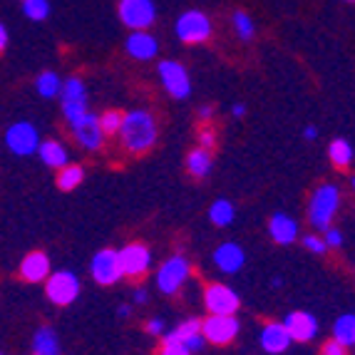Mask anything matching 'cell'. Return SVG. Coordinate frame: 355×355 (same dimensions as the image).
<instances>
[{
  "label": "cell",
  "mask_w": 355,
  "mask_h": 355,
  "mask_svg": "<svg viewBox=\"0 0 355 355\" xmlns=\"http://www.w3.org/2000/svg\"><path fill=\"white\" fill-rule=\"evenodd\" d=\"M119 142L130 154H144L157 144V119L147 110H130L122 114Z\"/></svg>",
  "instance_id": "6da1fadb"
},
{
  "label": "cell",
  "mask_w": 355,
  "mask_h": 355,
  "mask_svg": "<svg viewBox=\"0 0 355 355\" xmlns=\"http://www.w3.org/2000/svg\"><path fill=\"white\" fill-rule=\"evenodd\" d=\"M338 207H340V189L336 184H320L311 194L308 202V221L318 231H326L331 226L333 216H336Z\"/></svg>",
  "instance_id": "7a4b0ae2"
},
{
  "label": "cell",
  "mask_w": 355,
  "mask_h": 355,
  "mask_svg": "<svg viewBox=\"0 0 355 355\" xmlns=\"http://www.w3.org/2000/svg\"><path fill=\"white\" fill-rule=\"evenodd\" d=\"M189 273H191V266H189V259L182 254L177 256H169L159 266L157 271V288L164 293V296H177L182 286L189 281Z\"/></svg>",
  "instance_id": "3957f363"
},
{
  "label": "cell",
  "mask_w": 355,
  "mask_h": 355,
  "mask_svg": "<svg viewBox=\"0 0 355 355\" xmlns=\"http://www.w3.org/2000/svg\"><path fill=\"white\" fill-rule=\"evenodd\" d=\"M60 105H62V114H65L67 125H75L87 114V87L80 77H67L60 89Z\"/></svg>",
  "instance_id": "277c9868"
},
{
  "label": "cell",
  "mask_w": 355,
  "mask_h": 355,
  "mask_svg": "<svg viewBox=\"0 0 355 355\" xmlns=\"http://www.w3.org/2000/svg\"><path fill=\"white\" fill-rule=\"evenodd\" d=\"M45 293L55 306H70L83 293V284L72 271H55L45 279Z\"/></svg>",
  "instance_id": "5b68a950"
},
{
  "label": "cell",
  "mask_w": 355,
  "mask_h": 355,
  "mask_svg": "<svg viewBox=\"0 0 355 355\" xmlns=\"http://www.w3.org/2000/svg\"><path fill=\"white\" fill-rule=\"evenodd\" d=\"M157 72H159L164 89L174 100H187L191 95V77L182 62H177V60H162Z\"/></svg>",
  "instance_id": "8992f818"
},
{
  "label": "cell",
  "mask_w": 355,
  "mask_h": 355,
  "mask_svg": "<svg viewBox=\"0 0 355 355\" xmlns=\"http://www.w3.org/2000/svg\"><path fill=\"white\" fill-rule=\"evenodd\" d=\"M40 135H37L35 125L30 122H15L6 130V147L10 149L15 157H30L35 154L37 147H40Z\"/></svg>",
  "instance_id": "52a82bcc"
},
{
  "label": "cell",
  "mask_w": 355,
  "mask_h": 355,
  "mask_svg": "<svg viewBox=\"0 0 355 355\" xmlns=\"http://www.w3.org/2000/svg\"><path fill=\"white\" fill-rule=\"evenodd\" d=\"M119 20L132 30H147L157 20L154 0H119Z\"/></svg>",
  "instance_id": "ba28073f"
},
{
  "label": "cell",
  "mask_w": 355,
  "mask_h": 355,
  "mask_svg": "<svg viewBox=\"0 0 355 355\" xmlns=\"http://www.w3.org/2000/svg\"><path fill=\"white\" fill-rule=\"evenodd\" d=\"M204 306L211 315H236L241 298L231 286L211 284L204 288Z\"/></svg>",
  "instance_id": "9c48e42d"
},
{
  "label": "cell",
  "mask_w": 355,
  "mask_h": 355,
  "mask_svg": "<svg viewBox=\"0 0 355 355\" xmlns=\"http://www.w3.org/2000/svg\"><path fill=\"white\" fill-rule=\"evenodd\" d=\"M177 37L182 42H207L211 37V20L202 10H187L177 20Z\"/></svg>",
  "instance_id": "30bf717a"
},
{
  "label": "cell",
  "mask_w": 355,
  "mask_h": 355,
  "mask_svg": "<svg viewBox=\"0 0 355 355\" xmlns=\"http://www.w3.org/2000/svg\"><path fill=\"white\" fill-rule=\"evenodd\" d=\"M89 273L92 281L100 286H112L122 279V266H119V254L114 249H102L89 261Z\"/></svg>",
  "instance_id": "8fae6325"
},
{
  "label": "cell",
  "mask_w": 355,
  "mask_h": 355,
  "mask_svg": "<svg viewBox=\"0 0 355 355\" xmlns=\"http://www.w3.org/2000/svg\"><path fill=\"white\" fill-rule=\"evenodd\" d=\"M117 254H119V266H122V276H127V279H139L152 266V251L144 243H127Z\"/></svg>",
  "instance_id": "7c38bea8"
},
{
  "label": "cell",
  "mask_w": 355,
  "mask_h": 355,
  "mask_svg": "<svg viewBox=\"0 0 355 355\" xmlns=\"http://www.w3.org/2000/svg\"><path fill=\"white\" fill-rule=\"evenodd\" d=\"M241 326H239L236 315H211L202 320V336L207 338V343L214 345H226L239 336Z\"/></svg>",
  "instance_id": "4fadbf2b"
},
{
  "label": "cell",
  "mask_w": 355,
  "mask_h": 355,
  "mask_svg": "<svg viewBox=\"0 0 355 355\" xmlns=\"http://www.w3.org/2000/svg\"><path fill=\"white\" fill-rule=\"evenodd\" d=\"M70 130H72V137H75V142L83 149H87V152H97V149H102V144H105V132H102L100 117L92 112L85 114V117L80 119V122H75Z\"/></svg>",
  "instance_id": "5bb4252c"
},
{
  "label": "cell",
  "mask_w": 355,
  "mask_h": 355,
  "mask_svg": "<svg viewBox=\"0 0 355 355\" xmlns=\"http://www.w3.org/2000/svg\"><path fill=\"white\" fill-rule=\"evenodd\" d=\"M164 343H184L191 353H199V350L207 345V338L202 336V320L199 318H187L182 320L174 331H169L164 336Z\"/></svg>",
  "instance_id": "9a60e30c"
},
{
  "label": "cell",
  "mask_w": 355,
  "mask_h": 355,
  "mask_svg": "<svg viewBox=\"0 0 355 355\" xmlns=\"http://www.w3.org/2000/svg\"><path fill=\"white\" fill-rule=\"evenodd\" d=\"M284 326L291 333V338H293V343L296 340L298 343H308V340H313L318 336V320L308 311H291L284 318Z\"/></svg>",
  "instance_id": "2e32d148"
},
{
  "label": "cell",
  "mask_w": 355,
  "mask_h": 355,
  "mask_svg": "<svg viewBox=\"0 0 355 355\" xmlns=\"http://www.w3.org/2000/svg\"><path fill=\"white\" fill-rule=\"evenodd\" d=\"M259 343H261V348L266 350V353L281 355V353H286V350L291 348L293 338H291V333L286 331L284 320H281V323H276V320H273V323H266V326L261 328Z\"/></svg>",
  "instance_id": "e0dca14e"
},
{
  "label": "cell",
  "mask_w": 355,
  "mask_h": 355,
  "mask_svg": "<svg viewBox=\"0 0 355 355\" xmlns=\"http://www.w3.org/2000/svg\"><path fill=\"white\" fill-rule=\"evenodd\" d=\"M211 259H214V263H216L219 271L239 273L243 268V263H246V251H243L236 241H226V243H221V246L214 249Z\"/></svg>",
  "instance_id": "ac0fdd59"
},
{
  "label": "cell",
  "mask_w": 355,
  "mask_h": 355,
  "mask_svg": "<svg viewBox=\"0 0 355 355\" xmlns=\"http://www.w3.org/2000/svg\"><path fill=\"white\" fill-rule=\"evenodd\" d=\"M53 273L50 268V256L42 254V251H33L20 261V276H23L28 284H40Z\"/></svg>",
  "instance_id": "d6986e66"
},
{
  "label": "cell",
  "mask_w": 355,
  "mask_h": 355,
  "mask_svg": "<svg viewBox=\"0 0 355 355\" xmlns=\"http://www.w3.org/2000/svg\"><path fill=\"white\" fill-rule=\"evenodd\" d=\"M268 234L279 246H291L298 239V221L291 214H273L268 221Z\"/></svg>",
  "instance_id": "ffe728a7"
},
{
  "label": "cell",
  "mask_w": 355,
  "mask_h": 355,
  "mask_svg": "<svg viewBox=\"0 0 355 355\" xmlns=\"http://www.w3.org/2000/svg\"><path fill=\"white\" fill-rule=\"evenodd\" d=\"M157 50H159L157 37L149 35L147 30H132V35L127 37V53L135 60H142L144 62V60L157 58Z\"/></svg>",
  "instance_id": "44dd1931"
},
{
  "label": "cell",
  "mask_w": 355,
  "mask_h": 355,
  "mask_svg": "<svg viewBox=\"0 0 355 355\" xmlns=\"http://www.w3.org/2000/svg\"><path fill=\"white\" fill-rule=\"evenodd\" d=\"M37 157L42 159L45 166H53V169H62L65 164H70V152L62 142L58 139H45L37 147Z\"/></svg>",
  "instance_id": "7402d4cb"
},
{
  "label": "cell",
  "mask_w": 355,
  "mask_h": 355,
  "mask_svg": "<svg viewBox=\"0 0 355 355\" xmlns=\"http://www.w3.org/2000/svg\"><path fill=\"white\" fill-rule=\"evenodd\" d=\"M214 169V157L211 149L204 147H194L189 154H187V172L196 179H207Z\"/></svg>",
  "instance_id": "603a6c76"
},
{
  "label": "cell",
  "mask_w": 355,
  "mask_h": 355,
  "mask_svg": "<svg viewBox=\"0 0 355 355\" xmlns=\"http://www.w3.org/2000/svg\"><path fill=\"white\" fill-rule=\"evenodd\" d=\"M33 355H62L58 333L50 326H42L33 336Z\"/></svg>",
  "instance_id": "cb8c5ba5"
},
{
  "label": "cell",
  "mask_w": 355,
  "mask_h": 355,
  "mask_svg": "<svg viewBox=\"0 0 355 355\" xmlns=\"http://www.w3.org/2000/svg\"><path fill=\"white\" fill-rule=\"evenodd\" d=\"M333 340L350 348L355 345V313H343L333 323Z\"/></svg>",
  "instance_id": "d4e9b609"
},
{
  "label": "cell",
  "mask_w": 355,
  "mask_h": 355,
  "mask_svg": "<svg viewBox=\"0 0 355 355\" xmlns=\"http://www.w3.org/2000/svg\"><path fill=\"white\" fill-rule=\"evenodd\" d=\"M35 89H37V95H40V97H45V100H53V97L60 95V89H62V80H60L58 72L45 70V72H40V75H37Z\"/></svg>",
  "instance_id": "484cf974"
},
{
  "label": "cell",
  "mask_w": 355,
  "mask_h": 355,
  "mask_svg": "<svg viewBox=\"0 0 355 355\" xmlns=\"http://www.w3.org/2000/svg\"><path fill=\"white\" fill-rule=\"evenodd\" d=\"M234 216H236V209H234V204H231L229 199H216V202L209 207V219H211L214 226L226 229V226H231Z\"/></svg>",
  "instance_id": "4316f807"
},
{
  "label": "cell",
  "mask_w": 355,
  "mask_h": 355,
  "mask_svg": "<svg viewBox=\"0 0 355 355\" xmlns=\"http://www.w3.org/2000/svg\"><path fill=\"white\" fill-rule=\"evenodd\" d=\"M328 157H331V162L338 166V169H345V166L353 162V147H350L348 139L336 137V139L331 142V147H328Z\"/></svg>",
  "instance_id": "83f0119b"
},
{
  "label": "cell",
  "mask_w": 355,
  "mask_h": 355,
  "mask_svg": "<svg viewBox=\"0 0 355 355\" xmlns=\"http://www.w3.org/2000/svg\"><path fill=\"white\" fill-rule=\"evenodd\" d=\"M85 179V169L80 164H65L62 169H58V187L62 191L77 189Z\"/></svg>",
  "instance_id": "f1b7e54d"
},
{
  "label": "cell",
  "mask_w": 355,
  "mask_h": 355,
  "mask_svg": "<svg viewBox=\"0 0 355 355\" xmlns=\"http://www.w3.org/2000/svg\"><path fill=\"white\" fill-rule=\"evenodd\" d=\"M23 12H25V18L42 23V20H48V15H50V0H23Z\"/></svg>",
  "instance_id": "f546056e"
},
{
  "label": "cell",
  "mask_w": 355,
  "mask_h": 355,
  "mask_svg": "<svg viewBox=\"0 0 355 355\" xmlns=\"http://www.w3.org/2000/svg\"><path fill=\"white\" fill-rule=\"evenodd\" d=\"M234 30H236V35L241 40H251L254 37V20L243 10H236L234 12Z\"/></svg>",
  "instance_id": "4dcf8cb0"
},
{
  "label": "cell",
  "mask_w": 355,
  "mask_h": 355,
  "mask_svg": "<svg viewBox=\"0 0 355 355\" xmlns=\"http://www.w3.org/2000/svg\"><path fill=\"white\" fill-rule=\"evenodd\" d=\"M100 125H102L105 137L107 135H117L119 127H122V112H117V110H107V112L100 117Z\"/></svg>",
  "instance_id": "1f68e13d"
},
{
  "label": "cell",
  "mask_w": 355,
  "mask_h": 355,
  "mask_svg": "<svg viewBox=\"0 0 355 355\" xmlns=\"http://www.w3.org/2000/svg\"><path fill=\"white\" fill-rule=\"evenodd\" d=\"M323 241H326L328 249H340V246H343V231L336 229V226H328V229L323 231Z\"/></svg>",
  "instance_id": "d6a6232c"
},
{
  "label": "cell",
  "mask_w": 355,
  "mask_h": 355,
  "mask_svg": "<svg viewBox=\"0 0 355 355\" xmlns=\"http://www.w3.org/2000/svg\"><path fill=\"white\" fill-rule=\"evenodd\" d=\"M303 246H306L311 254H326V251H328L323 236H315V234H308V236H303Z\"/></svg>",
  "instance_id": "836d02e7"
},
{
  "label": "cell",
  "mask_w": 355,
  "mask_h": 355,
  "mask_svg": "<svg viewBox=\"0 0 355 355\" xmlns=\"http://www.w3.org/2000/svg\"><path fill=\"white\" fill-rule=\"evenodd\" d=\"M159 355H194L184 343H162Z\"/></svg>",
  "instance_id": "e575fe53"
},
{
  "label": "cell",
  "mask_w": 355,
  "mask_h": 355,
  "mask_svg": "<svg viewBox=\"0 0 355 355\" xmlns=\"http://www.w3.org/2000/svg\"><path fill=\"white\" fill-rule=\"evenodd\" d=\"M214 144H216V132H214L211 127H202V130H199V147L214 149Z\"/></svg>",
  "instance_id": "d590c367"
},
{
  "label": "cell",
  "mask_w": 355,
  "mask_h": 355,
  "mask_svg": "<svg viewBox=\"0 0 355 355\" xmlns=\"http://www.w3.org/2000/svg\"><path fill=\"white\" fill-rule=\"evenodd\" d=\"M320 355H348V348L340 345L338 340H328V343L323 345V350H320Z\"/></svg>",
  "instance_id": "8d00e7d4"
},
{
  "label": "cell",
  "mask_w": 355,
  "mask_h": 355,
  "mask_svg": "<svg viewBox=\"0 0 355 355\" xmlns=\"http://www.w3.org/2000/svg\"><path fill=\"white\" fill-rule=\"evenodd\" d=\"M147 333H149V336H162V333H164V320H162V318H149L147 320Z\"/></svg>",
  "instance_id": "74e56055"
},
{
  "label": "cell",
  "mask_w": 355,
  "mask_h": 355,
  "mask_svg": "<svg viewBox=\"0 0 355 355\" xmlns=\"http://www.w3.org/2000/svg\"><path fill=\"white\" fill-rule=\"evenodd\" d=\"M132 301H135V303H147L149 301V291L144 288V286H137V288L132 291Z\"/></svg>",
  "instance_id": "f35d334b"
},
{
  "label": "cell",
  "mask_w": 355,
  "mask_h": 355,
  "mask_svg": "<svg viewBox=\"0 0 355 355\" xmlns=\"http://www.w3.org/2000/svg\"><path fill=\"white\" fill-rule=\"evenodd\" d=\"M199 117L204 119V122H209V119L214 117V107H209V105H204V107H199Z\"/></svg>",
  "instance_id": "ab89813d"
},
{
  "label": "cell",
  "mask_w": 355,
  "mask_h": 355,
  "mask_svg": "<svg viewBox=\"0 0 355 355\" xmlns=\"http://www.w3.org/2000/svg\"><path fill=\"white\" fill-rule=\"evenodd\" d=\"M8 48V28L3 23H0V53Z\"/></svg>",
  "instance_id": "60d3db41"
},
{
  "label": "cell",
  "mask_w": 355,
  "mask_h": 355,
  "mask_svg": "<svg viewBox=\"0 0 355 355\" xmlns=\"http://www.w3.org/2000/svg\"><path fill=\"white\" fill-rule=\"evenodd\" d=\"M303 137H306L308 142H313L315 137H318V130H315V127H306V130H303Z\"/></svg>",
  "instance_id": "b9f144b4"
},
{
  "label": "cell",
  "mask_w": 355,
  "mask_h": 355,
  "mask_svg": "<svg viewBox=\"0 0 355 355\" xmlns=\"http://www.w3.org/2000/svg\"><path fill=\"white\" fill-rule=\"evenodd\" d=\"M117 315H119V318H130V315H132V306H127V303H125V306H119L117 308Z\"/></svg>",
  "instance_id": "7bdbcfd3"
},
{
  "label": "cell",
  "mask_w": 355,
  "mask_h": 355,
  "mask_svg": "<svg viewBox=\"0 0 355 355\" xmlns=\"http://www.w3.org/2000/svg\"><path fill=\"white\" fill-rule=\"evenodd\" d=\"M231 114H234V117H243V114H246V107L234 105V107H231Z\"/></svg>",
  "instance_id": "ee69618b"
},
{
  "label": "cell",
  "mask_w": 355,
  "mask_h": 355,
  "mask_svg": "<svg viewBox=\"0 0 355 355\" xmlns=\"http://www.w3.org/2000/svg\"><path fill=\"white\" fill-rule=\"evenodd\" d=\"M281 286H284V281H281L279 276H276V279L271 281V288H281Z\"/></svg>",
  "instance_id": "f6af8a7d"
},
{
  "label": "cell",
  "mask_w": 355,
  "mask_h": 355,
  "mask_svg": "<svg viewBox=\"0 0 355 355\" xmlns=\"http://www.w3.org/2000/svg\"><path fill=\"white\" fill-rule=\"evenodd\" d=\"M345 3H355V0H345Z\"/></svg>",
  "instance_id": "bcb514c9"
},
{
  "label": "cell",
  "mask_w": 355,
  "mask_h": 355,
  "mask_svg": "<svg viewBox=\"0 0 355 355\" xmlns=\"http://www.w3.org/2000/svg\"><path fill=\"white\" fill-rule=\"evenodd\" d=\"M353 189H355V179H353Z\"/></svg>",
  "instance_id": "7dc6e473"
},
{
  "label": "cell",
  "mask_w": 355,
  "mask_h": 355,
  "mask_svg": "<svg viewBox=\"0 0 355 355\" xmlns=\"http://www.w3.org/2000/svg\"><path fill=\"white\" fill-rule=\"evenodd\" d=\"M0 355H3V353H0Z\"/></svg>",
  "instance_id": "c3c4849f"
}]
</instances>
